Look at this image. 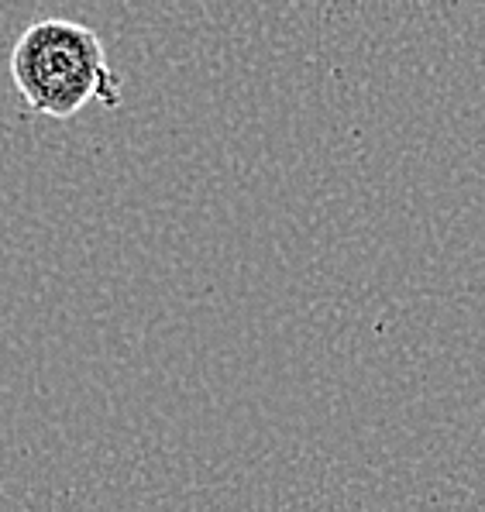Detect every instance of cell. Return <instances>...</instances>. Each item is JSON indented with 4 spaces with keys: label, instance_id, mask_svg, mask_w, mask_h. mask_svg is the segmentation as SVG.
I'll return each instance as SVG.
<instances>
[{
    "label": "cell",
    "instance_id": "cell-1",
    "mask_svg": "<svg viewBox=\"0 0 485 512\" xmlns=\"http://www.w3.org/2000/svg\"><path fill=\"white\" fill-rule=\"evenodd\" d=\"M11 80L35 114L56 121L80 114L90 100L121 104V80L100 35L69 18H45L21 31L11 52Z\"/></svg>",
    "mask_w": 485,
    "mask_h": 512
}]
</instances>
